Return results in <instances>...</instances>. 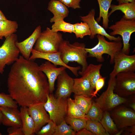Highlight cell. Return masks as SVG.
<instances>
[{"label": "cell", "instance_id": "30bf717a", "mask_svg": "<svg viewBox=\"0 0 135 135\" xmlns=\"http://www.w3.org/2000/svg\"><path fill=\"white\" fill-rule=\"evenodd\" d=\"M109 112L119 130L135 124V111L124 105L118 106Z\"/></svg>", "mask_w": 135, "mask_h": 135}, {"label": "cell", "instance_id": "60d3db41", "mask_svg": "<svg viewBox=\"0 0 135 135\" xmlns=\"http://www.w3.org/2000/svg\"><path fill=\"white\" fill-rule=\"evenodd\" d=\"M122 135H135V124L127 126L124 128L121 134Z\"/></svg>", "mask_w": 135, "mask_h": 135}, {"label": "cell", "instance_id": "5bb4252c", "mask_svg": "<svg viewBox=\"0 0 135 135\" xmlns=\"http://www.w3.org/2000/svg\"><path fill=\"white\" fill-rule=\"evenodd\" d=\"M44 104L40 103L28 107L29 114L34 121L36 134L50 120L49 115L44 108Z\"/></svg>", "mask_w": 135, "mask_h": 135}, {"label": "cell", "instance_id": "8fae6325", "mask_svg": "<svg viewBox=\"0 0 135 135\" xmlns=\"http://www.w3.org/2000/svg\"><path fill=\"white\" fill-rule=\"evenodd\" d=\"M114 68L110 76L116 77L122 72L135 71V54L126 55L121 51L115 56Z\"/></svg>", "mask_w": 135, "mask_h": 135}, {"label": "cell", "instance_id": "603a6c76", "mask_svg": "<svg viewBox=\"0 0 135 135\" xmlns=\"http://www.w3.org/2000/svg\"><path fill=\"white\" fill-rule=\"evenodd\" d=\"M110 12L108 13L109 18L111 14L117 10H120L124 14L122 16L127 20L135 19V2L124 3L118 5L111 4Z\"/></svg>", "mask_w": 135, "mask_h": 135}, {"label": "cell", "instance_id": "4316f807", "mask_svg": "<svg viewBox=\"0 0 135 135\" xmlns=\"http://www.w3.org/2000/svg\"><path fill=\"white\" fill-rule=\"evenodd\" d=\"M67 112L66 116L72 118H86L85 114L80 109L74 100L68 98Z\"/></svg>", "mask_w": 135, "mask_h": 135}, {"label": "cell", "instance_id": "ab89813d", "mask_svg": "<svg viewBox=\"0 0 135 135\" xmlns=\"http://www.w3.org/2000/svg\"><path fill=\"white\" fill-rule=\"evenodd\" d=\"M125 102L123 104L126 106L131 108L135 111V94L128 96Z\"/></svg>", "mask_w": 135, "mask_h": 135}, {"label": "cell", "instance_id": "52a82bcc", "mask_svg": "<svg viewBox=\"0 0 135 135\" xmlns=\"http://www.w3.org/2000/svg\"><path fill=\"white\" fill-rule=\"evenodd\" d=\"M0 46V74H2L6 65L13 64L18 58L20 50L16 45L17 35L14 34L5 38Z\"/></svg>", "mask_w": 135, "mask_h": 135}, {"label": "cell", "instance_id": "7a4b0ae2", "mask_svg": "<svg viewBox=\"0 0 135 135\" xmlns=\"http://www.w3.org/2000/svg\"><path fill=\"white\" fill-rule=\"evenodd\" d=\"M85 48L84 43L76 42L71 44L68 40H63L60 45L58 51L60 52L61 58L65 64L68 65L69 62H77L82 66L81 71L82 72L88 65V53Z\"/></svg>", "mask_w": 135, "mask_h": 135}, {"label": "cell", "instance_id": "7dc6e473", "mask_svg": "<svg viewBox=\"0 0 135 135\" xmlns=\"http://www.w3.org/2000/svg\"></svg>", "mask_w": 135, "mask_h": 135}, {"label": "cell", "instance_id": "f6af8a7d", "mask_svg": "<svg viewBox=\"0 0 135 135\" xmlns=\"http://www.w3.org/2000/svg\"><path fill=\"white\" fill-rule=\"evenodd\" d=\"M2 114L0 108V125L2 123Z\"/></svg>", "mask_w": 135, "mask_h": 135}, {"label": "cell", "instance_id": "d6986e66", "mask_svg": "<svg viewBox=\"0 0 135 135\" xmlns=\"http://www.w3.org/2000/svg\"><path fill=\"white\" fill-rule=\"evenodd\" d=\"M72 92L76 95H82L92 98L94 90L88 79L84 76L74 78Z\"/></svg>", "mask_w": 135, "mask_h": 135}, {"label": "cell", "instance_id": "7c38bea8", "mask_svg": "<svg viewBox=\"0 0 135 135\" xmlns=\"http://www.w3.org/2000/svg\"><path fill=\"white\" fill-rule=\"evenodd\" d=\"M95 10L92 8L87 15L80 16V19L83 22H87L89 26L91 32L90 38L92 39L94 38L96 35L99 34L106 37L111 41H122V38L120 36L117 37L112 36L106 32L105 29L99 24L95 20Z\"/></svg>", "mask_w": 135, "mask_h": 135}, {"label": "cell", "instance_id": "d4e9b609", "mask_svg": "<svg viewBox=\"0 0 135 135\" xmlns=\"http://www.w3.org/2000/svg\"><path fill=\"white\" fill-rule=\"evenodd\" d=\"M18 24L16 22L6 19L0 21V39L5 38L17 31Z\"/></svg>", "mask_w": 135, "mask_h": 135}, {"label": "cell", "instance_id": "f546056e", "mask_svg": "<svg viewBox=\"0 0 135 135\" xmlns=\"http://www.w3.org/2000/svg\"><path fill=\"white\" fill-rule=\"evenodd\" d=\"M86 128L94 135H110L98 121L88 120Z\"/></svg>", "mask_w": 135, "mask_h": 135}, {"label": "cell", "instance_id": "277c9868", "mask_svg": "<svg viewBox=\"0 0 135 135\" xmlns=\"http://www.w3.org/2000/svg\"><path fill=\"white\" fill-rule=\"evenodd\" d=\"M63 40L62 34L53 32L47 27L39 35L34 48L44 53L56 52L58 51L60 45Z\"/></svg>", "mask_w": 135, "mask_h": 135}, {"label": "cell", "instance_id": "2e32d148", "mask_svg": "<svg viewBox=\"0 0 135 135\" xmlns=\"http://www.w3.org/2000/svg\"><path fill=\"white\" fill-rule=\"evenodd\" d=\"M0 108L2 114L3 125L9 127H22L20 111L18 108L1 106Z\"/></svg>", "mask_w": 135, "mask_h": 135}, {"label": "cell", "instance_id": "836d02e7", "mask_svg": "<svg viewBox=\"0 0 135 135\" xmlns=\"http://www.w3.org/2000/svg\"><path fill=\"white\" fill-rule=\"evenodd\" d=\"M76 132L70 126L67 124L64 120L56 126L53 135H75Z\"/></svg>", "mask_w": 135, "mask_h": 135}, {"label": "cell", "instance_id": "f35d334b", "mask_svg": "<svg viewBox=\"0 0 135 135\" xmlns=\"http://www.w3.org/2000/svg\"><path fill=\"white\" fill-rule=\"evenodd\" d=\"M22 127H9L7 129L8 135H24Z\"/></svg>", "mask_w": 135, "mask_h": 135}, {"label": "cell", "instance_id": "e575fe53", "mask_svg": "<svg viewBox=\"0 0 135 135\" xmlns=\"http://www.w3.org/2000/svg\"><path fill=\"white\" fill-rule=\"evenodd\" d=\"M18 104L9 94L0 93V107L18 108Z\"/></svg>", "mask_w": 135, "mask_h": 135}, {"label": "cell", "instance_id": "7bdbcfd3", "mask_svg": "<svg viewBox=\"0 0 135 135\" xmlns=\"http://www.w3.org/2000/svg\"><path fill=\"white\" fill-rule=\"evenodd\" d=\"M118 4L124 3H128L135 2V0H116Z\"/></svg>", "mask_w": 135, "mask_h": 135}, {"label": "cell", "instance_id": "9a60e30c", "mask_svg": "<svg viewBox=\"0 0 135 135\" xmlns=\"http://www.w3.org/2000/svg\"><path fill=\"white\" fill-rule=\"evenodd\" d=\"M57 79V88L54 96L56 98H69L72 92L74 78L68 75L65 70L58 76Z\"/></svg>", "mask_w": 135, "mask_h": 135}, {"label": "cell", "instance_id": "9c48e42d", "mask_svg": "<svg viewBox=\"0 0 135 135\" xmlns=\"http://www.w3.org/2000/svg\"><path fill=\"white\" fill-rule=\"evenodd\" d=\"M114 92L126 98L135 94V73L133 71L120 72L115 77Z\"/></svg>", "mask_w": 135, "mask_h": 135}, {"label": "cell", "instance_id": "3957f363", "mask_svg": "<svg viewBox=\"0 0 135 135\" xmlns=\"http://www.w3.org/2000/svg\"><path fill=\"white\" fill-rule=\"evenodd\" d=\"M96 36L98 40L97 44L92 48H85L88 53V57L95 58L98 62H102L104 60L102 55L107 54L110 56V64H113L115 56L121 51L122 48V41L109 42L102 35L97 34Z\"/></svg>", "mask_w": 135, "mask_h": 135}, {"label": "cell", "instance_id": "8d00e7d4", "mask_svg": "<svg viewBox=\"0 0 135 135\" xmlns=\"http://www.w3.org/2000/svg\"><path fill=\"white\" fill-rule=\"evenodd\" d=\"M68 8L75 9L81 8L80 2L81 0H58Z\"/></svg>", "mask_w": 135, "mask_h": 135}, {"label": "cell", "instance_id": "d590c367", "mask_svg": "<svg viewBox=\"0 0 135 135\" xmlns=\"http://www.w3.org/2000/svg\"><path fill=\"white\" fill-rule=\"evenodd\" d=\"M56 126L52 120H50L47 124L43 126L36 134L38 135H53Z\"/></svg>", "mask_w": 135, "mask_h": 135}, {"label": "cell", "instance_id": "ee69618b", "mask_svg": "<svg viewBox=\"0 0 135 135\" xmlns=\"http://www.w3.org/2000/svg\"><path fill=\"white\" fill-rule=\"evenodd\" d=\"M7 19L5 16L0 10V21L2 20H5Z\"/></svg>", "mask_w": 135, "mask_h": 135}, {"label": "cell", "instance_id": "8992f818", "mask_svg": "<svg viewBox=\"0 0 135 135\" xmlns=\"http://www.w3.org/2000/svg\"><path fill=\"white\" fill-rule=\"evenodd\" d=\"M68 98H56L53 94L47 96L46 102L44 103V108L48 112L50 120L56 125L65 120L67 112Z\"/></svg>", "mask_w": 135, "mask_h": 135}, {"label": "cell", "instance_id": "ac0fdd59", "mask_svg": "<svg viewBox=\"0 0 135 135\" xmlns=\"http://www.w3.org/2000/svg\"><path fill=\"white\" fill-rule=\"evenodd\" d=\"M41 32L40 26H37L32 34L27 38L20 42H17L16 43L22 56L25 59H29L31 51L33 48L38 37Z\"/></svg>", "mask_w": 135, "mask_h": 135}, {"label": "cell", "instance_id": "bcb514c9", "mask_svg": "<svg viewBox=\"0 0 135 135\" xmlns=\"http://www.w3.org/2000/svg\"><path fill=\"white\" fill-rule=\"evenodd\" d=\"M2 134L1 133V132H0V135H2Z\"/></svg>", "mask_w": 135, "mask_h": 135}, {"label": "cell", "instance_id": "6da1fadb", "mask_svg": "<svg viewBox=\"0 0 135 135\" xmlns=\"http://www.w3.org/2000/svg\"><path fill=\"white\" fill-rule=\"evenodd\" d=\"M7 83L9 94L21 107L44 103L50 94L47 78L38 64L22 56L12 64Z\"/></svg>", "mask_w": 135, "mask_h": 135}, {"label": "cell", "instance_id": "cb8c5ba5", "mask_svg": "<svg viewBox=\"0 0 135 135\" xmlns=\"http://www.w3.org/2000/svg\"><path fill=\"white\" fill-rule=\"evenodd\" d=\"M100 9L99 16L96 20L98 23L102 19V27L106 30L108 28V10L110 8L111 2L113 0H97Z\"/></svg>", "mask_w": 135, "mask_h": 135}, {"label": "cell", "instance_id": "e0dca14e", "mask_svg": "<svg viewBox=\"0 0 135 135\" xmlns=\"http://www.w3.org/2000/svg\"><path fill=\"white\" fill-rule=\"evenodd\" d=\"M39 68L46 76L49 83L50 93H52L55 90V82L58 76L66 68L64 66L57 68L48 60L39 66Z\"/></svg>", "mask_w": 135, "mask_h": 135}, {"label": "cell", "instance_id": "1f68e13d", "mask_svg": "<svg viewBox=\"0 0 135 135\" xmlns=\"http://www.w3.org/2000/svg\"><path fill=\"white\" fill-rule=\"evenodd\" d=\"M51 28L52 30L54 32L60 31L64 32L74 33V24L66 22L64 20H58L54 22Z\"/></svg>", "mask_w": 135, "mask_h": 135}, {"label": "cell", "instance_id": "f1b7e54d", "mask_svg": "<svg viewBox=\"0 0 135 135\" xmlns=\"http://www.w3.org/2000/svg\"><path fill=\"white\" fill-rule=\"evenodd\" d=\"M74 97V101L77 106L83 113L86 114L92 104L93 102L92 98L75 94Z\"/></svg>", "mask_w": 135, "mask_h": 135}, {"label": "cell", "instance_id": "4dcf8cb0", "mask_svg": "<svg viewBox=\"0 0 135 135\" xmlns=\"http://www.w3.org/2000/svg\"><path fill=\"white\" fill-rule=\"evenodd\" d=\"M74 24V33L77 38H83L86 36H90L91 32L89 26L85 22L77 23Z\"/></svg>", "mask_w": 135, "mask_h": 135}, {"label": "cell", "instance_id": "83f0119b", "mask_svg": "<svg viewBox=\"0 0 135 135\" xmlns=\"http://www.w3.org/2000/svg\"><path fill=\"white\" fill-rule=\"evenodd\" d=\"M104 111L95 102H92L87 113L85 115L87 119L100 122L103 115Z\"/></svg>", "mask_w": 135, "mask_h": 135}, {"label": "cell", "instance_id": "5b68a950", "mask_svg": "<svg viewBox=\"0 0 135 135\" xmlns=\"http://www.w3.org/2000/svg\"><path fill=\"white\" fill-rule=\"evenodd\" d=\"M108 28L112 30L109 34L110 36L119 35L121 36L123 43L121 51L128 55L130 50L129 42L131 36L135 32V19L127 20L122 16L119 20L108 27Z\"/></svg>", "mask_w": 135, "mask_h": 135}, {"label": "cell", "instance_id": "484cf974", "mask_svg": "<svg viewBox=\"0 0 135 135\" xmlns=\"http://www.w3.org/2000/svg\"><path fill=\"white\" fill-rule=\"evenodd\" d=\"M100 123L106 131L110 135H116L119 131L112 119L109 112L104 111Z\"/></svg>", "mask_w": 135, "mask_h": 135}, {"label": "cell", "instance_id": "ffe728a7", "mask_svg": "<svg viewBox=\"0 0 135 135\" xmlns=\"http://www.w3.org/2000/svg\"><path fill=\"white\" fill-rule=\"evenodd\" d=\"M47 9L54 15L50 20L51 23L64 20L68 16L69 13L67 7L58 0H50L48 3Z\"/></svg>", "mask_w": 135, "mask_h": 135}, {"label": "cell", "instance_id": "74e56055", "mask_svg": "<svg viewBox=\"0 0 135 135\" xmlns=\"http://www.w3.org/2000/svg\"><path fill=\"white\" fill-rule=\"evenodd\" d=\"M105 79V77L102 76L97 81L95 84V90L94 92L92 98L94 96L96 97L98 92L103 87L104 84Z\"/></svg>", "mask_w": 135, "mask_h": 135}, {"label": "cell", "instance_id": "4fadbf2b", "mask_svg": "<svg viewBox=\"0 0 135 135\" xmlns=\"http://www.w3.org/2000/svg\"><path fill=\"white\" fill-rule=\"evenodd\" d=\"M32 55L29 59L34 60L37 58L46 60L56 66H60L66 67L70 70L76 77L78 76V71L81 68L80 66L72 67L65 64L62 60L60 55V52L58 51L53 53H44L38 52L33 48L32 50Z\"/></svg>", "mask_w": 135, "mask_h": 135}, {"label": "cell", "instance_id": "7402d4cb", "mask_svg": "<svg viewBox=\"0 0 135 135\" xmlns=\"http://www.w3.org/2000/svg\"><path fill=\"white\" fill-rule=\"evenodd\" d=\"M102 66V64L98 65L90 64L84 71L78 72V74L88 79L94 90L95 88L97 81L102 76L100 74V70Z\"/></svg>", "mask_w": 135, "mask_h": 135}, {"label": "cell", "instance_id": "d6a6232c", "mask_svg": "<svg viewBox=\"0 0 135 135\" xmlns=\"http://www.w3.org/2000/svg\"><path fill=\"white\" fill-rule=\"evenodd\" d=\"M88 120L86 118H72L66 116L65 120L76 132L86 128Z\"/></svg>", "mask_w": 135, "mask_h": 135}, {"label": "cell", "instance_id": "44dd1931", "mask_svg": "<svg viewBox=\"0 0 135 135\" xmlns=\"http://www.w3.org/2000/svg\"><path fill=\"white\" fill-rule=\"evenodd\" d=\"M20 116L22 124V127L24 135H33L35 133L34 120L30 116L28 107H21Z\"/></svg>", "mask_w": 135, "mask_h": 135}, {"label": "cell", "instance_id": "ba28073f", "mask_svg": "<svg viewBox=\"0 0 135 135\" xmlns=\"http://www.w3.org/2000/svg\"><path fill=\"white\" fill-rule=\"evenodd\" d=\"M115 77L110 76L106 90L95 100V102L104 111L110 112L124 104L127 98L120 96L114 92Z\"/></svg>", "mask_w": 135, "mask_h": 135}, {"label": "cell", "instance_id": "b9f144b4", "mask_svg": "<svg viewBox=\"0 0 135 135\" xmlns=\"http://www.w3.org/2000/svg\"><path fill=\"white\" fill-rule=\"evenodd\" d=\"M76 135H94L86 128H84L76 132Z\"/></svg>", "mask_w": 135, "mask_h": 135}]
</instances>
